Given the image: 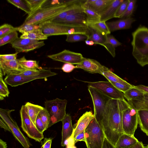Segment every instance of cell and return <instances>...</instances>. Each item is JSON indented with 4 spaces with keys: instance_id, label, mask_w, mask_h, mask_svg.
<instances>
[{
    "instance_id": "52a82bcc",
    "label": "cell",
    "mask_w": 148,
    "mask_h": 148,
    "mask_svg": "<svg viewBox=\"0 0 148 148\" xmlns=\"http://www.w3.org/2000/svg\"><path fill=\"white\" fill-rule=\"evenodd\" d=\"M15 110L0 109V117L6 123L15 138L24 148H29L31 144L28 139L22 133L16 122L12 118L11 113Z\"/></svg>"
},
{
    "instance_id": "e575fe53",
    "label": "cell",
    "mask_w": 148,
    "mask_h": 148,
    "mask_svg": "<svg viewBox=\"0 0 148 148\" xmlns=\"http://www.w3.org/2000/svg\"><path fill=\"white\" fill-rule=\"evenodd\" d=\"M145 93L136 88L134 86L124 93V97L127 101L138 99L142 97Z\"/></svg>"
},
{
    "instance_id": "83f0119b",
    "label": "cell",
    "mask_w": 148,
    "mask_h": 148,
    "mask_svg": "<svg viewBox=\"0 0 148 148\" xmlns=\"http://www.w3.org/2000/svg\"><path fill=\"white\" fill-rule=\"evenodd\" d=\"M25 105L29 117L35 125L36 118L40 112L44 108L40 106L34 104L29 102H27Z\"/></svg>"
},
{
    "instance_id": "6f0895ef",
    "label": "cell",
    "mask_w": 148,
    "mask_h": 148,
    "mask_svg": "<svg viewBox=\"0 0 148 148\" xmlns=\"http://www.w3.org/2000/svg\"><path fill=\"white\" fill-rule=\"evenodd\" d=\"M126 148H145L142 142L138 141L134 145Z\"/></svg>"
},
{
    "instance_id": "b9f144b4",
    "label": "cell",
    "mask_w": 148,
    "mask_h": 148,
    "mask_svg": "<svg viewBox=\"0 0 148 148\" xmlns=\"http://www.w3.org/2000/svg\"><path fill=\"white\" fill-rule=\"evenodd\" d=\"M88 36L80 34H73L67 35L66 41L69 42H75L86 40Z\"/></svg>"
},
{
    "instance_id": "681fc988",
    "label": "cell",
    "mask_w": 148,
    "mask_h": 148,
    "mask_svg": "<svg viewBox=\"0 0 148 148\" xmlns=\"http://www.w3.org/2000/svg\"><path fill=\"white\" fill-rule=\"evenodd\" d=\"M35 125L38 131L42 133L43 134L44 131L47 130L45 125L38 116L36 120Z\"/></svg>"
},
{
    "instance_id": "f546056e",
    "label": "cell",
    "mask_w": 148,
    "mask_h": 148,
    "mask_svg": "<svg viewBox=\"0 0 148 148\" xmlns=\"http://www.w3.org/2000/svg\"><path fill=\"white\" fill-rule=\"evenodd\" d=\"M20 38L38 41L47 40L48 37L43 33L40 29L22 34Z\"/></svg>"
},
{
    "instance_id": "836d02e7",
    "label": "cell",
    "mask_w": 148,
    "mask_h": 148,
    "mask_svg": "<svg viewBox=\"0 0 148 148\" xmlns=\"http://www.w3.org/2000/svg\"><path fill=\"white\" fill-rule=\"evenodd\" d=\"M102 75L110 82H117L128 86L132 85L114 73L110 69L103 71Z\"/></svg>"
},
{
    "instance_id": "8d00e7d4",
    "label": "cell",
    "mask_w": 148,
    "mask_h": 148,
    "mask_svg": "<svg viewBox=\"0 0 148 148\" xmlns=\"http://www.w3.org/2000/svg\"><path fill=\"white\" fill-rule=\"evenodd\" d=\"M18 38L17 31H14L0 38V46L11 44Z\"/></svg>"
},
{
    "instance_id": "f1b7e54d",
    "label": "cell",
    "mask_w": 148,
    "mask_h": 148,
    "mask_svg": "<svg viewBox=\"0 0 148 148\" xmlns=\"http://www.w3.org/2000/svg\"><path fill=\"white\" fill-rule=\"evenodd\" d=\"M88 28L89 34L87 40L93 41L95 44L99 45L104 47L106 36L101 34L91 28Z\"/></svg>"
},
{
    "instance_id": "60d3db41",
    "label": "cell",
    "mask_w": 148,
    "mask_h": 148,
    "mask_svg": "<svg viewBox=\"0 0 148 148\" xmlns=\"http://www.w3.org/2000/svg\"><path fill=\"white\" fill-rule=\"evenodd\" d=\"M136 2V0H129L126 10L120 18L121 19L131 17L135 10Z\"/></svg>"
},
{
    "instance_id": "5b68a950",
    "label": "cell",
    "mask_w": 148,
    "mask_h": 148,
    "mask_svg": "<svg viewBox=\"0 0 148 148\" xmlns=\"http://www.w3.org/2000/svg\"><path fill=\"white\" fill-rule=\"evenodd\" d=\"M84 132L87 148H102L106 136L95 117L90 122Z\"/></svg>"
},
{
    "instance_id": "ffe728a7",
    "label": "cell",
    "mask_w": 148,
    "mask_h": 148,
    "mask_svg": "<svg viewBox=\"0 0 148 148\" xmlns=\"http://www.w3.org/2000/svg\"><path fill=\"white\" fill-rule=\"evenodd\" d=\"M58 23L87 26L86 15L84 11L75 13L69 15Z\"/></svg>"
},
{
    "instance_id": "603a6c76",
    "label": "cell",
    "mask_w": 148,
    "mask_h": 148,
    "mask_svg": "<svg viewBox=\"0 0 148 148\" xmlns=\"http://www.w3.org/2000/svg\"><path fill=\"white\" fill-rule=\"evenodd\" d=\"M124 0H113L111 3L100 14L101 21H106L114 17L119 7Z\"/></svg>"
},
{
    "instance_id": "7a4b0ae2",
    "label": "cell",
    "mask_w": 148,
    "mask_h": 148,
    "mask_svg": "<svg viewBox=\"0 0 148 148\" xmlns=\"http://www.w3.org/2000/svg\"><path fill=\"white\" fill-rule=\"evenodd\" d=\"M132 54L142 67L148 64V28L140 26L132 33Z\"/></svg>"
},
{
    "instance_id": "d590c367",
    "label": "cell",
    "mask_w": 148,
    "mask_h": 148,
    "mask_svg": "<svg viewBox=\"0 0 148 148\" xmlns=\"http://www.w3.org/2000/svg\"><path fill=\"white\" fill-rule=\"evenodd\" d=\"M7 1L23 10L28 15L31 14V9L26 0H7Z\"/></svg>"
},
{
    "instance_id": "74e56055",
    "label": "cell",
    "mask_w": 148,
    "mask_h": 148,
    "mask_svg": "<svg viewBox=\"0 0 148 148\" xmlns=\"http://www.w3.org/2000/svg\"><path fill=\"white\" fill-rule=\"evenodd\" d=\"M16 30L23 34L36 29H40L41 27L39 24H27L23 25L16 27Z\"/></svg>"
},
{
    "instance_id": "e0dca14e",
    "label": "cell",
    "mask_w": 148,
    "mask_h": 148,
    "mask_svg": "<svg viewBox=\"0 0 148 148\" xmlns=\"http://www.w3.org/2000/svg\"><path fill=\"white\" fill-rule=\"evenodd\" d=\"M94 118V114L91 111L85 112L74 125L73 134L71 137L74 139L78 135L84 131L90 122Z\"/></svg>"
},
{
    "instance_id": "db71d44e",
    "label": "cell",
    "mask_w": 148,
    "mask_h": 148,
    "mask_svg": "<svg viewBox=\"0 0 148 148\" xmlns=\"http://www.w3.org/2000/svg\"><path fill=\"white\" fill-rule=\"evenodd\" d=\"M102 148H115L113 145L105 137L104 138Z\"/></svg>"
},
{
    "instance_id": "8fae6325",
    "label": "cell",
    "mask_w": 148,
    "mask_h": 148,
    "mask_svg": "<svg viewBox=\"0 0 148 148\" xmlns=\"http://www.w3.org/2000/svg\"><path fill=\"white\" fill-rule=\"evenodd\" d=\"M88 86L93 87L111 99L124 100V93L116 88L109 82H88Z\"/></svg>"
},
{
    "instance_id": "ab89813d",
    "label": "cell",
    "mask_w": 148,
    "mask_h": 148,
    "mask_svg": "<svg viewBox=\"0 0 148 148\" xmlns=\"http://www.w3.org/2000/svg\"><path fill=\"white\" fill-rule=\"evenodd\" d=\"M26 0L31 9V13L30 14L34 13L42 8V6L44 3L47 1V0Z\"/></svg>"
},
{
    "instance_id": "94428289",
    "label": "cell",
    "mask_w": 148,
    "mask_h": 148,
    "mask_svg": "<svg viewBox=\"0 0 148 148\" xmlns=\"http://www.w3.org/2000/svg\"><path fill=\"white\" fill-rule=\"evenodd\" d=\"M145 148H148V145L145 147Z\"/></svg>"
},
{
    "instance_id": "8992f818",
    "label": "cell",
    "mask_w": 148,
    "mask_h": 148,
    "mask_svg": "<svg viewBox=\"0 0 148 148\" xmlns=\"http://www.w3.org/2000/svg\"><path fill=\"white\" fill-rule=\"evenodd\" d=\"M67 101L65 99L56 98L45 102V108L49 113L50 121L49 127L60 121H62L66 114V107Z\"/></svg>"
},
{
    "instance_id": "9a60e30c",
    "label": "cell",
    "mask_w": 148,
    "mask_h": 148,
    "mask_svg": "<svg viewBox=\"0 0 148 148\" xmlns=\"http://www.w3.org/2000/svg\"><path fill=\"white\" fill-rule=\"evenodd\" d=\"M27 70L20 65L17 59L9 61L0 59V72L3 75H20Z\"/></svg>"
},
{
    "instance_id": "ac0fdd59",
    "label": "cell",
    "mask_w": 148,
    "mask_h": 148,
    "mask_svg": "<svg viewBox=\"0 0 148 148\" xmlns=\"http://www.w3.org/2000/svg\"><path fill=\"white\" fill-rule=\"evenodd\" d=\"M62 121V127L61 145L64 147L65 146L66 140L72 136L73 133V127L72 124L71 117L69 114H66Z\"/></svg>"
},
{
    "instance_id": "4dcf8cb0",
    "label": "cell",
    "mask_w": 148,
    "mask_h": 148,
    "mask_svg": "<svg viewBox=\"0 0 148 148\" xmlns=\"http://www.w3.org/2000/svg\"><path fill=\"white\" fill-rule=\"evenodd\" d=\"M87 26L104 36H106L110 34L111 32L105 21H100L97 23H88Z\"/></svg>"
},
{
    "instance_id": "d6a6232c",
    "label": "cell",
    "mask_w": 148,
    "mask_h": 148,
    "mask_svg": "<svg viewBox=\"0 0 148 148\" xmlns=\"http://www.w3.org/2000/svg\"><path fill=\"white\" fill-rule=\"evenodd\" d=\"M83 8L84 12L86 15L87 24L101 21V16L100 14L83 5Z\"/></svg>"
},
{
    "instance_id": "9c48e42d",
    "label": "cell",
    "mask_w": 148,
    "mask_h": 148,
    "mask_svg": "<svg viewBox=\"0 0 148 148\" xmlns=\"http://www.w3.org/2000/svg\"><path fill=\"white\" fill-rule=\"evenodd\" d=\"M88 87L93 103L94 115L98 121L102 116L108 101L111 99L96 89L89 86Z\"/></svg>"
},
{
    "instance_id": "3957f363",
    "label": "cell",
    "mask_w": 148,
    "mask_h": 148,
    "mask_svg": "<svg viewBox=\"0 0 148 148\" xmlns=\"http://www.w3.org/2000/svg\"><path fill=\"white\" fill-rule=\"evenodd\" d=\"M76 1H61L52 5L41 8L34 13L28 15L22 24H39L48 21L61 13L68 6Z\"/></svg>"
},
{
    "instance_id": "f6af8a7d",
    "label": "cell",
    "mask_w": 148,
    "mask_h": 148,
    "mask_svg": "<svg viewBox=\"0 0 148 148\" xmlns=\"http://www.w3.org/2000/svg\"><path fill=\"white\" fill-rule=\"evenodd\" d=\"M129 0H124L117 9L114 15V17H121L126 10L129 3Z\"/></svg>"
},
{
    "instance_id": "4fadbf2b",
    "label": "cell",
    "mask_w": 148,
    "mask_h": 148,
    "mask_svg": "<svg viewBox=\"0 0 148 148\" xmlns=\"http://www.w3.org/2000/svg\"><path fill=\"white\" fill-rule=\"evenodd\" d=\"M47 56L54 60L76 65L79 64L84 58L80 53L67 49L56 54L48 55Z\"/></svg>"
},
{
    "instance_id": "5bb4252c",
    "label": "cell",
    "mask_w": 148,
    "mask_h": 148,
    "mask_svg": "<svg viewBox=\"0 0 148 148\" xmlns=\"http://www.w3.org/2000/svg\"><path fill=\"white\" fill-rule=\"evenodd\" d=\"M75 68L82 69L91 73L101 75L103 71L109 69L95 60L84 58L79 64L75 66Z\"/></svg>"
},
{
    "instance_id": "277c9868",
    "label": "cell",
    "mask_w": 148,
    "mask_h": 148,
    "mask_svg": "<svg viewBox=\"0 0 148 148\" xmlns=\"http://www.w3.org/2000/svg\"><path fill=\"white\" fill-rule=\"evenodd\" d=\"M43 33L48 37L52 36L80 34L88 36V27L72 24L47 21L40 24Z\"/></svg>"
},
{
    "instance_id": "ba28073f",
    "label": "cell",
    "mask_w": 148,
    "mask_h": 148,
    "mask_svg": "<svg viewBox=\"0 0 148 148\" xmlns=\"http://www.w3.org/2000/svg\"><path fill=\"white\" fill-rule=\"evenodd\" d=\"M21 127L24 132L30 138L40 142L44 138L43 134L37 129L35 125L29 117L25 105H23L20 111Z\"/></svg>"
},
{
    "instance_id": "7bdbcfd3",
    "label": "cell",
    "mask_w": 148,
    "mask_h": 148,
    "mask_svg": "<svg viewBox=\"0 0 148 148\" xmlns=\"http://www.w3.org/2000/svg\"><path fill=\"white\" fill-rule=\"evenodd\" d=\"M38 116L44 124L47 130L49 128L50 121V116L48 111L45 108L40 111Z\"/></svg>"
},
{
    "instance_id": "f907efd6",
    "label": "cell",
    "mask_w": 148,
    "mask_h": 148,
    "mask_svg": "<svg viewBox=\"0 0 148 148\" xmlns=\"http://www.w3.org/2000/svg\"><path fill=\"white\" fill-rule=\"evenodd\" d=\"M75 68V66L73 64L65 63L62 66L61 69L64 72L69 73L72 72Z\"/></svg>"
},
{
    "instance_id": "9f6ffc18",
    "label": "cell",
    "mask_w": 148,
    "mask_h": 148,
    "mask_svg": "<svg viewBox=\"0 0 148 148\" xmlns=\"http://www.w3.org/2000/svg\"><path fill=\"white\" fill-rule=\"evenodd\" d=\"M134 86L143 92L148 93V87L142 85Z\"/></svg>"
},
{
    "instance_id": "7402d4cb",
    "label": "cell",
    "mask_w": 148,
    "mask_h": 148,
    "mask_svg": "<svg viewBox=\"0 0 148 148\" xmlns=\"http://www.w3.org/2000/svg\"><path fill=\"white\" fill-rule=\"evenodd\" d=\"M36 79L31 76H25L20 74L7 75L4 80L7 84L12 87H16Z\"/></svg>"
},
{
    "instance_id": "2e32d148",
    "label": "cell",
    "mask_w": 148,
    "mask_h": 148,
    "mask_svg": "<svg viewBox=\"0 0 148 148\" xmlns=\"http://www.w3.org/2000/svg\"><path fill=\"white\" fill-rule=\"evenodd\" d=\"M85 0H77L70 5L59 14L47 21L58 23L69 15L75 13L84 11L83 5Z\"/></svg>"
},
{
    "instance_id": "d6986e66",
    "label": "cell",
    "mask_w": 148,
    "mask_h": 148,
    "mask_svg": "<svg viewBox=\"0 0 148 148\" xmlns=\"http://www.w3.org/2000/svg\"><path fill=\"white\" fill-rule=\"evenodd\" d=\"M113 0H85L83 5L100 15Z\"/></svg>"
},
{
    "instance_id": "bcb514c9",
    "label": "cell",
    "mask_w": 148,
    "mask_h": 148,
    "mask_svg": "<svg viewBox=\"0 0 148 148\" xmlns=\"http://www.w3.org/2000/svg\"><path fill=\"white\" fill-rule=\"evenodd\" d=\"M106 44L110 45L114 48L122 45L121 42L116 39L113 35L110 34H108L106 36L105 46Z\"/></svg>"
},
{
    "instance_id": "44dd1931",
    "label": "cell",
    "mask_w": 148,
    "mask_h": 148,
    "mask_svg": "<svg viewBox=\"0 0 148 148\" xmlns=\"http://www.w3.org/2000/svg\"><path fill=\"white\" fill-rule=\"evenodd\" d=\"M135 21L134 19L130 17L106 22V24L111 32L120 29H129L131 27L132 24Z\"/></svg>"
},
{
    "instance_id": "91938a15",
    "label": "cell",
    "mask_w": 148,
    "mask_h": 148,
    "mask_svg": "<svg viewBox=\"0 0 148 148\" xmlns=\"http://www.w3.org/2000/svg\"><path fill=\"white\" fill-rule=\"evenodd\" d=\"M85 42L86 44L88 45H93L95 44L94 42L90 40H85Z\"/></svg>"
},
{
    "instance_id": "7c38bea8",
    "label": "cell",
    "mask_w": 148,
    "mask_h": 148,
    "mask_svg": "<svg viewBox=\"0 0 148 148\" xmlns=\"http://www.w3.org/2000/svg\"><path fill=\"white\" fill-rule=\"evenodd\" d=\"M16 52H27L38 49L45 45L43 41L33 40L18 38L11 43Z\"/></svg>"
},
{
    "instance_id": "c3c4849f",
    "label": "cell",
    "mask_w": 148,
    "mask_h": 148,
    "mask_svg": "<svg viewBox=\"0 0 148 148\" xmlns=\"http://www.w3.org/2000/svg\"><path fill=\"white\" fill-rule=\"evenodd\" d=\"M18 53H16L11 54H1L0 55V59L5 61H11L17 59V56Z\"/></svg>"
},
{
    "instance_id": "484cf974",
    "label": "cell",
    "mask_w": 148,
    "mask_h": 148,
    "mask_svg": "<svg viewBox=\"0 0 148 148\" xmlns=\"http://www.w3.org/2000/svg\"><path fill=\"white\" fill-rule=\"evenodd\" d=\"M127 102L131 107L137 110H148V93H145L142 97L128 101Z\"/></svg>"
},
{
    "instance_id": "f5cc1de1",
    "label": "cell",
    "mask_w": 148,
    "mask_h": 148,
    "mask_svg": "<svg viewBox=\"0 0 148 148\" xmlns=\"http://www.w3.org/2000/svg\"><path fill=\"white\" fill-rule=\"evenodd\" d=\"M74 141L75 143L78 141H83L85 142L86 140L84 131L78 135L74 139Z\"/></svg>"
},
{
    "instance_id": "11a10c76",
    "label": "cell",
    "mask_w": 148,
    "mask_h": 148,
    "mask_svg": "<svg viewBox=\"0 0 148 148\" xmlns=\"http://www.w3.org/2000/svg\"><path fill=\"white\" fill-rule=\"evenodd\" d=\"M0 126L1 128H2L5 130L11 132V130L7 125L1 118H0Z\"/></svg>"
},
{
    "instance_id": "cb8c5ba5",
    "label": "cell",
    "mask_w": 148,
    "mask_h": 148,
    "mask_svg": "<svg viewBox=\"0 0 148 148\" xmlns=\"http://www.w3.org/2000/svg\"><path fill=\"white\" fill-rule=\"evenodd\" d=\"M23 75L31 76L36 79L46 78L57 74L56 73L52 72L50 69H42L36 70H27L21 74Z\"/></svg>"
},
{
    "instance_id": "4316f807",
    "label": "cell",
    "mask_w": 148,
    "mask_h": 148,
    "mask_svg": "<svg viewBox=\"0 0 148 148\" xmlns=\"http://www.w3.org/2000/svg\"><path fill=\"white\" fill-rule=\"evenodd\" d=\"M138 121L141 130L148 136V110H137Z\"/></svg>"
},
{
    "instance_id": "816d5d0a",
    "label": "cell",
    "mask_w": 148,
    "mask_h": 148,
    "mask_svg": "<svg viewBox=\"0 0 148 148\" xmlns=\"http://www.w3.org/2000/svg\"><path fill=\"white\" fill-rule=\"evenodd\" d=\"M52 139L51 138H45L41 148H51Z\"/></svg>"
},
{
    "instance_id": "30bf717a",
    "label": "cell",
    "mask_w": 148,
    "mask_h": 148,
    "mask_svg": "<svg viewBox=\"0 0 148 148\" xmlns=\"http://www.w3.org/2000/svg\"><path fill=\"white\" fill-rule=\"evenodd\" d=\"M138 110L130 106L124 112L122 123L124 133L134 136L138 124Z\"/></svg>"
},
{
    "instance_id": "f35d334b",
    "label": "cell",
    "mask_w": 148,
    "mask_h": 148,
    "mask_svg": "<svg viewBox=\"0 0 148 148\" xmlns=\"http://www.w3.org/2000/svg\"><path fill=\"white\" fill-rule=\"evenodd\" d=\"M3 75L0 72V100H3L4 97H8L10 92L7 84L3 79Z\"/></svg>"
},
{
    "instance_id": "6da1fadb",
    "label": "cell",
    "mask_w": 148,
    "mask_h": 148,
    "mask_svg": "<svg viewBox=\"0 0 148 148\" xmlns=\"http://www.w3.org/2000/svg\"><path fill=\"white\" fill-rule=\"evenodd\" d=\"M130 105L125 100L110 99L102 116L97 121L106 137L114 146L124 133L122 118L123 112Z\"/></svg>"
},
{
    "instance_id": "ee69618b",
    "label": "cell",
    "mask_w": 148,
    "mask_h": 148,
    "mask_svg": "<svg viewBox=\"0 0 148 148\" xmlns=\"http://www.w3.org/2000/svg\"><path fill=\"white\" fill-rule=\"evenodd\" d=\"M16 30V28L12 25L5 24L0 27V38L10 32Z\"/></svg>"
},
{
    "instance_id": "680465c9",
    "label": "cell",
    "mask_w": 148,
    "mask_h": 148,
    "mask_svg": "<svg viewBox=\"0 0 148 148\" xmlns=\"http://www.w3.org/2000/svg\"><path fill=\"white\" fill-rule=\"evenodd\" d=\"M7 144L6 142L0 139V148H7Z\"/></svg>"
},
{
    "instance_id": "d4e9b609",
    "label": "cell",
    "mask_w": 148,
    "mask_h": 148,
    "mask_svg": "<svg viewBox=\"0 0 148 148\" xmlns=\"http://www.w3.org/2000/svg\"><path fill=\"white\" fill-rule=\"evenodd\" d=\"M138 141L134 136L123 133L119 138L115 148H126L132 146Z\"/></svg>"
},
{
    "instance_id": "7dc6e473",
    "label": "cell",
    "mask_w": 148,
    "mask_h": 148,
    "mask_svg": "<svg viewBox=\"0 0 148 148\" xmlns=\"http://www.w3.org/2000/svg\"><path fill=\"white\" fill-rule=\"evenodd\" d=\"M111 82L116 88L123 93L133 86L132 85L128 86L117 82Z\"/></svg>"
},
{
    "instance_id": "1f68e13d",
    "label": "cell",
    "mask_w": 148,
    "mask_h": 148,
    "mask_svg": "<svg viewBox=\"0 0 148 148\" xmlns=\"http://www.w3.org/2000/svg\"><path fill=\"white\" fill-rule=\"evenodd\" d=\"M17 60L20 65L27 70H36L42 69L39 66L36 61L27 60L25 56Z\"/></svg>"
}]
</instances>
